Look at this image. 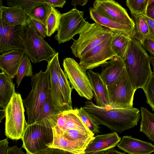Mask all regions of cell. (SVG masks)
Instances as JSON below:
<instances>
[{"mask_svg": "<svg viewBox=\"0 0 154 154\" xmlns=\"http://www.w3.org/2000/svg\"><path fill=\"white\" fill-rule=\"evenodd\" d=\"M83 108L98 124L120 133L136 126L141 117L140 110L133 107H100L88 100L85 102Z\"/></svg>", "mask_w": 154, "mask_h": 154, "instance_id": "obj_1", "label": "cell"}, {"mask_svg": "<svg viewBox=\"0 0 154 154\" xmlns=\"http://www.w3.org/2000/svg\"><path fill=\"white\" fill-rule=\"evenodd\" d=\"M124 61L127 72L134 89H143L153 73L150 66V58L140 42L131 37Z\"/></svg>", "mask_w": 154, "mask_h": 154, "instance_id": "obj_2", "label": "cell"}, {"mask_svg": "<svg viewBox=\"0 0 154 154\" xmlns=\"http://www.w3.org/2000/svg\"><path fill=\"white\" fill-rule=\"evenodd\" d=\"M32 90L27 97L23 100L28 117L27 123L36 122L42 106L50 92L49 73L48 70H42L35 73L31 78Z\"/></svg>", "mask_w": 154, "mask_h": 154, "instance_id": "obj_3", "label": "cell"}, {"mask_svg": "<svg viewBox=\"0 0 154 154\" xmlns=\"http://www.w3.org/2000/svg\"><path fill=\"white\" fill-rule=\"evenodd\" d=\"M52 127L45 119L29 125L21 139L26 154H39L50 147L54 139Z\"/></svg>", "mask_w": 154, "mask_h": 154, "instance_id": "obj_4", "label": "cell"}, {"mask_svg": "<svg viewBox=\"0 0 154 154\" xmlns=\"http://www.w3.org/2000/svg\"><path fill=\"white\" fill-rule=\"evenodd\" d=\"M23 48L25 54L34 63L43 60L48 63L57 53L36 31L29 17L25 25Z\"/></svg>", "mask_w": 154, "mask_h": 154, "instance_id": "obj_5", "label": "cell"}, {"mask_svg": "<svg viewBox=\"0 0 154 154\" xmlns=\"http://www.w3.org/2000/svg\"><path fill=\"white\" fill-rule=\"evenodd\" d=\"M3 110L5 118L6 136L13 140L21 139L29 125L25 120L24 107L20 94L15 93Z\"/></svg>", "mask_w": 154, "mask_h": 154, "instance_id": "obj_6", "label": "cell"}, {"mask_svg": "<svg viewBox=\"0 0 154 154\" xmlns=\"http://www.w3.org/2000/svg\"><path fill=\"white\" fill-rule=\"evenodd\" d=\"M112 32L95 23H89L79 33V38L74 40L71 46L72 52L79 59L87 52L110 36Z\"/></svg>", "mask_w": 154, "mask_h": 154, "instance_id": "obj_7", "label": "cell"}, {"mask_svg": "<svg viewBox=\"0 0 154 154\" xmlns=\"http://www.w3.org/2000/svg\"><path fill=\"white\" fill-rule=\"evenodd\" d=\"M109 106L116 108L133 107L134 88L127 72L125 67L116 82L107 88Z\"/></svg>", "mask_w": 154, "mask_h": 154, "instance_id": "obj_8", "label": "cell"}, {"mask_svg": "<svg viewBox=\"0 0 154 154\" xmlns=\"http://www.w3.org/2000/svg\"><path fill=\"white\" fill-rule=\"evenodd\" d=\"M84 12L75 8L65 13L61 14L59 26L54 38L59 44L72 39L79 34L89 23L84 17Z\"/></svg>", "mask_w": 154, "mask_h": 154, "instance_id": "obj_9", "label": "cell"}, {"mask_svg": "<svg viewBox=\"0 0 154 154\" xmlns=\"http://www.w3.org/2000/svg\"><path fill=\"white\" fill-rule=\"evenodd\" d=\"M64 71L71 85L79 95L90 100L93 95L87 74L74 59L66 57L63 60Z\"/></svg>", "mask_w": 154, "mask_h": 154, "instance_id": "obj_10", "label": "cell"}, {"mask_svg": "<svg viewBox=\"0 0 154 154\" xmlns=\"http://www.w3.org/2000/svg\"><path fill=\"white\" fill-rule=\"evenodd\" d=\"M112 35L94 47L80 59L79 64L85 71L101 66L116 56L111 47Z\"/></svg>", "mask_w": 154, "mask_h": 154, "instance_id": "obj_11", "label": "cell"}, {"mask_svg": "<svg viewBox=\"0 0 154 154\" xmlns=\"http://www.w3.org/2000/svg\"><path fill=\"white\" fill-rule=\"evenodd\" d=\"M0 20V52L17 50L23 51L25 25L10 26Z\"/></svg>", "mask_w": 154, "mask_h": 154, "instance_id": "obj_12", "label": "cell"}, {"mask_svg": "<svg viewBox=\"0 0 154 154\" xmlns=\"http://www.w3.org/2000/svg\"><path fill=\"white\" fill-rule=\"evenodd\" d=\"M93 7L104 16L120 24L134 27V23L126 10L113 0H96Z\"/></svg>", "mask_w": 154, "mask_h": 154, "instance_id": "obj_13", "label": "cell"}, {"mask_svg": "<svg viewBox=\"0 0 154 154\" xmlns=\"http://www.w3.org/2000/svg\"><path fill=\"white\" fill-rule=\"evenodd\" d=\"M57 52L51 61L48 63L47 69L49 73L50 93L55 109L60 112L72 109L63 100L59 84V72L61 68Z\"/></svg>", "mask_w": 154, "mask_h": 154, "instance_id": "obj_14", "label": "cell"}, {"mask_svg": "<svg viewBox=\"0 0 154 154\" xmlns=\"http://www.w3.org/2000/svg\"><path fill=\"white\" fill-rule=\"evenodd\" d=\"M52 127L58 133L69 129H75L94 137L92 132L83 122L79 115L77 109L66 110L57 115L56 122Z\"/></svg>", "mask_w": 154, "mask_h": 154, "instance_id": "obj_15", "label": "cell"}, {"mask_svg": "<svg viewBox=\"0 0 154 154\" xmlns=\"http://www.w3.org/2000/svg\"><path fill=\"white\" fill-rule=\"evenodd\" d=\"M101 66L100 76L107 88L113 85L121 76L125 65L123 60L115 56Z\"/></svg>", "mask_w": 154, "mask_h": 154, "instance_id": "obj_16", "label": "cell"}, {"mask_svg": "<svg viewBox=\"0 0 154 154\" xmlns=\"http://www.w3.org/2000/svg\"><path fill=\"white\" fill-rule=\"evenodd\" d=\"M25 55L21 50H13L0 55V69L12 79L16 76L22 59Z\"/></svg>", "mask_w": 154, "mask_h": 154, "instance_id": "obj_17", "label": "cell"}, {"mask_svg": "<svg viewBox=\"0 0 154 154\" xmlns=\"http://www.w3.org/2000/svg\"><path fill=\"white\" fill-rule=\"evenodd\" d=\"M87 74L89 80L96 105L100 107L109 106L107 88L100 74L88 70Z\"/></svg>", "mask_w": 154, "mask_h": 154, "instance_id": "obj_18", "label": "cell"}, {"mask_svg": "<svg viewBox=\"0 0 154 154\" xmlns=\"http://www.w3.org/2000/svg\"><path fill=\"white\" fill-rule=\"evenodd\" d=\"M117 146L129 154H150L154 152V145L151 143L124 136Z\"/></svg>", "mask_w": 154, "mask_h": 154, "instance_id": "obj_19", "label": "cell"}, {"mask_svg": "<svg viewBox=\"0 0 154 154\" xmlns=\"http://www.w3.org/2000/svg\"><path fill=\"white\" fill-rule=\"evenodd\" d=\"M121 140L115 131L111 133L97 135L90 141L85 152H91L106 151L114 148Z\"/></svg>", "mask_w": 154, "mask_h": 154, "instance_id": "obj_20", "label": "cell"}, {"mask_svg": "<svg viewBox=\"0 0 154 154\" xmlns=\"http://www.w3.org/2000/svg\"><path fill=\"white\" fill-rule=\"evenodd\" d=\"M0 19L10 26L26 25L28 15L20 7L0 6Z\"/></svg>", "mask_w": 154, "mask_h": 154, "instance_id": "obj_21", "label": "cell"}, {"mask_svg": "<svg viewBox=\"0 0 154 154\" xmlns=\"http://www.w3.org/2000/svg\"><path fill=\"white\" fill-rule=\"evenodd\" d=\"M54 139L53 143L50 148H53L65 150L75 154H82L84 152L90 141H71L57 133L52 127Z\"/></svg>", "mask_w": 154, "mask_h": 154, "instance_id": "obj_22", "label": "cell"}, {"mask_svg": "<svg viewBox=\"0 0 154 154\" xmlns=\"http://www.w3.org/2000/svg\"><path fill=\"white\" fill-rule=\"evenodd\" d=\"M91 18L95 23L107 28L112 32H122L131 35L134 27L120 24L104 16L93 7L89 9Z\"/></svg>", "mask_w": 154, "mask_h": 154, "instance_id": "obj_23", "label": "cell"}, {"mask_svg": "<svg viewBox=\"0 0 154 154\" xmlns=\"http://www.w3.org/2000/svg\"><path fill=\"white\" fill-rule=\"evenodd\" d=\"M130 41V35L122 32H112L111 47L115 56L124 60Z\"/></svg>", "mask_w": 154, "mask_h": 154, "instance_id": "obj_24", "label": "cell"}, {"mask_svg": "<svg viewBox=\"0 0 154 154\" xmlns=\"http://www.w3.org/2000/svg\"><path fill=\"white\" fill-rule=\"evenodd\" d=\"M12 79L3 72L0 73V106L4 109L15 93Z\"/></svg>", "mask_w": 154, "mask_h": 154, "instance_id": "obj_25", "label": "cell"}, {"mask_svg": "<svg viewBox=\"0 0 154 154\" xmlns=\"http://www.w3.org/2000/svg\"><path fill=\"white\" fill-rule=\"evenodd\" d=\"M132 17L134 26L130 36L138 40L143 46L149 34L147 23L143 15H132Z\"/></svg>", "mask_w": 154, "mask_h": 154, "instance_id": "obj_26", "label": "cell"}, {"mask_svg": "<svg viewBox=\"0 0 154 154\" xmlns=\"http://www.w3.org/2000/svg\"><path fill=\"white\" fill-rule=\"evenodd\" d=\"M140 131L154 142V114L142 106L140 107Z\"/></svg>", "mask_w": 154, "mask_h": 154, "instance_id": "obj_27", "label": "cell"}, {"mask_svg": "<svg viewBox=\"0 0 154 154\" xmlns=\"http://www.w3.org/2000/svg\"><path fill=\"white\" fill-rule=\"evenodd\" d=\"M59 84L64 101L71 109H73L71 98L72 89L66 73L61 68L59 72Z\"/></svg>", "mask_w": 154, "mask_h": 154, "instance_id": "obj_28", "label": "cell"}, {"mask_svg": "<svg viewBox=\"0 0 154 154\" xmlns=\"http://www.w3.org/2000/svg\"><path fill=\"white\" fill-rule=\"evenodd\" d=\"M59 113L54 109L50 92L42 106L39 116L36 122L44 119L51 122L57 119Z\"/></svg>", "mask_w": 154, "mask_h": 154, "instance_id": "obj_29", "label": "cell"}, {"mask_svg": "<svg viewBox=\"0 0 154 154\" xmlns=\"http://www.w3.org/2000/svg\"><path fill=\"white\" fill-rule=\"evenodd\" d=\"M61 14L58 10L51 6V12L45 23L46 36L50 37L57 31Z\"/></svg>", "mask_w": 154, "mask_h": 154, "instance_id": "obj_30", "label": "cell"}, {"mask_svg": "<svg viewBox=\"0 0 154 154\" xmlns=\"http://www.w3.org/2000/svg\"><path fill=\"white\" fill-rule=\"evenodd\" d=\"M31 60L28 55L25 54L22 59L16 76V82L18 87L21 83L23 78L33 75L32 66Z\"/></svg>", "mask_w": 154, "mask_h": 154, "instance_id": "obj_31", "label": "cell"}, {"mask_svg": "<svg viewBox=\"0 0 154 154\" xmlns=\"http://www.w3.org/2000/svg\"><path fill=\"white\" fill-rule=\"evenodd\" d=\"M7 3L8 7H20L27 14L31 13L36 7L44 4L42 0H10L7 1Z\"/></svg>", "mask_w": 154, "mask_h": 154, "instance_id": "obj_32", "label": "cell"}, {"mask_svg": "<svg viewBox=\"0 0 154 154\" xmlns=\"http://www.w3.org/2000/svg\"><path fill=\"white\" fill-rule=\"evenodd\" d=\"M77 109L79 115L90 131L94 134L99 133L100 132L99 125L83 107H81L80 108Z\"/></svg>", "mask_w": 154, "mask_h": 154, "instance_id": "obj_33", "label": "cell"}, {"mask_svg": "<svg viewBox=\"0 0 154 154\" xmlns=\"http://www.w3.org/2000/svg\"><path fill=\"white\" fill-rule=\"evenodd\" d=\"M148 0H127L126 5L132 16L144 14Z\"/></svg>", "mask_w": 154, "mask_h": 154, "instance_id": "obj_34", "label": "cell"}, {"mask_svg": "<svg viewBox=\"0 0 154 154\" xmlns=\"http://www.w3.org/2000/svg\"><path fill=\"white\" fill-rule=\"evenodd\" d=\"M143 89L146 98V103L154 111V73L151 75Z\"/></svg>", "mask_w": 154, "mask_h": 154, "instance_id": "obj_35", "label": "cell"}, {"mask_svg": "<svg viewBox=\"0 0 154 154\" xmlns=\"http://www.w3.org/2000/svg\"><path fill=\"white\" fill-rule=\"evenodd\" d=\"M51 10V5L44 4L35 7L32 10L31 14L40 20L45 25V22Z\"/></svg>", "mask_w": 154, "mask_h": 154, "instance_id": "obj_36", "label": "cell"}, {"mask_svg": "<svg viewBox=\"0 0 154 154\" xmlns=\"http://www.w3.org/2000/svg\"><path fill=\"white\" fill-rule=\"evenodd\" d=\"M27 15L36 31L43 38H45L46 36V32L45 25L31 13Z\"/></svg>", "mask_w": 154, "mask_h": 154, "instance_id": "obj_37", "label": "cell"}, {"mask_svg": "<svg viewBox=\"0 0 154 154\" xmlns=\"http://www.w3.org/2000/svg\"><path fill=\"white\" fill-rule=\"evenodd\" d=\"M143 46L149 53L150 57L154 58V40L148 37L145 40Z\"/></svg>", "mask_w": 154, "mask_h": 154, "instance_id": "obj_38", "label": "cell"}, {"mask_svg": "<svg viewBox=\"0 0 154 154\" xmlns=\"http://www.w3.org/2000/svg\"><path fill=\"white\" fill-rule=\"evenodd\" d=\"M39 154H75L59 149L49 148Z\"/></svg>", "mask_w": 154, "mask_h": 154, "instance_id": "obj_39", "label": "cell"}, {"mask_svg": "<svg viewBox=\"0 0 154 154\" xmlns=\"http://www.w3.org/2000/svg\"><path fill=\"white\" fill-rule=\"evenodd\" d=\"M144 14L154 20V0H148V5Z\"/></svg>", "mask_w": 154, "mask_h": 154, "instance_id": "obj_40", "label": "cell"}, {"mask_svg": "<svg viewBox=\"0 0 154 154\" xmlns=\"http://www.w3.org/2000/svg\"><path fill=\"white\" fill-rule=\"evenodd\" d=\"M42 2L44 4L50 5L54 8L55 7L63 8L66 3V1L64 0H42Z\"/></svg>", "mask_w": 154, "mask_h": 154, "instance_id": "obj_41", "label": "cell"}, {"mask_svg": "<svg viewBox=\"0 0 154 154\" xmlns=\"http://www.w3.org/2000/svg\"><path fill=\"white\" fill-rule=\"evenodd\" d=\"M143 15L147 21L149 28V34L148 37L154 40V20L147 17L144 14Z\"/></svg>", "mask_w": 154, "mask_h": 154, "instance_id": "obj_42", "label": "cell"}, {"mask_svg": "<svg viewBox=\"0 0 154 154\" xmlns=\"http://www.w3.org/2000/svg\"><path fill=\"white\" fill-rule=\"evenodd\" d=\"M8 142L7 138L0 141V154H6L8 147Z\"/></svg>", "mask_w": 154, "mask_h": 154, "instance_id": "obj_43", "label": "cell"}, {"mask_svg": "<svg viewBox=\"0 0 154 154\" xmlns=\"http://www.w3.org/2000/svg\"><path fill=\"white\" fill-rule=\"evenodd\" d=\"M6 154H26L20 148H19L17 146L14 145L8 147Z\"/></svg>", "mask_w": 154, "mask_h": 154, "instance_id": "obj_44", "label": "cell"}, {"mask_svg": "<svg viewBox=\"0 0 154 154\" xmlns=\"http://www.w3.org/2000/svg\"><path fill=\"white\" fill-rule=\"evenodd\" d=\"M88 1V0H73L72 1L71 4L75 7L76 5H79L82 6L85 5Z\"/></svg>", "mask_w": 154, "mask_h": 154, "instance_id": "obj_45", "label": "cell"}, {"mask_svg": "<svg viewBox=\"0 0 154 154\" xmlns=\"http://www.w3.org/2000/svg\"><path fill=\"white\" fill-rule=\"evenodd\" d=\"M104 154H126L125 153L122 152L114 149V148L105 151Z\"/></svg>", "mask_w": 154, "mask_h": 154, "instance_id": "obj_46", "label": "cell"}, {"mask_svg": "<svg viewBox=\"0 0 154 154\" xmlns=\"http://www.w3.org/2000/svg\"><path fill=\"white\" fill-rule=\"evenodd\" d=\"M105 151L91 152H84L82 154H104Z\"/></svg>", "mask_w": 154, "mask_h": 154, "instance_id": "obj_47", "label": "cell"}, {"mask_svg": "<svg viewBox=\"0 0 154 154\" xmlns=\"http://www.w3.org/2000/svg\"><path fill=\"white\" fill-rule=\"evenodd\" d=\"M150 63L152 64L153 69V73H154V58L150 57Z\"/></svg>", "mask_w": 154, "mask_h": 154, "instance_id": "obj_48", "label": "cell"}]
</instances>
